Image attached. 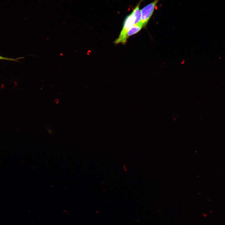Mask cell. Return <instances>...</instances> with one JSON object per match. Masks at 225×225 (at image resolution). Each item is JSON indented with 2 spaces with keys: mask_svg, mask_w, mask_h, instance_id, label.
I'll use <instances>...</instances> for the list:
<instances>
[{
  "mask_svg": "<svg viewBox=\"0 0 225 225\" xmlns=\"http://www.w3.org/2000/svg\"><path fill=\"white\" fill-rule=\"evenodd\" d=\"M136 18L133 12L128 16L126 18L124 23L122 29L118 38L115 41V43L118 44L120 43H125L126 40L125 37L129 28L135 24Z\"/></svg>",
  "mask_w": 225,
  "mask_h": 225,
  "instance_id": "1",
  "label": "cell"
},
{
  "mask_svg": "<svg viewBox=\"0 0 225 225\" xmlns=\"http://www.w3.org/2000/svg\"><path fill=\"white\" fill-rule=\"evenodd\" d=\"M158 1L159 0H155L142 9V18L140 22L143 26H144L149 20Z\"/></svg>",
  "mask_w": 225,
  "mask_h": 225,
  "instance_id": "2",
  "label": "cell"
},
{
  "mask_svg": "<svg viewBox=\"0 0 225 225\" xmlns=\"http://www.w3.org/2000/svg\"><path fill=\"white\" fill-rule=\"evenodd\" d=\"M142 25L140 22L139 23L134 24L131 27L128 31L125 37L126 40L129 37L137 33L142 28Z\"/></svg>",
  "mask_w": 225,
  "mask_h": 225,
  "instance_id": "3",
  "label": "cell"
},
{
  "mask_svg": "<svg viewBox=\"0 0 225 225\" xmlns=\"http://www.w3.org/2000/svg\"><path fill=\"white\" fill-rule=\"evenodd\" d=\"M133 12L136 18L135 24L139 23L142 18V12L139 9V5L136 7Z\"/></svg>",
  "mask_w": 225,
  "mask_h": 225,
  "instance_id": "4",
  "label": "cell"
},
{
  "mask_svg": "<svg viewBox=\"0 0 225 225\" xmlns=\"http://www.w3.org/2000/svg\"><path fill=\"white\" fill-rule=\"evenodd\" d=\"M18 59H14L12 58H5L4 57L2 56H0V59H4V60H12V61H17V60Z\"/></svg>",
  "mask_w": 225,
  "mask_h": 225,
  "instance_id": "5",
  "label": "cell"
}]
</instances>
